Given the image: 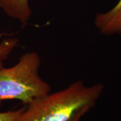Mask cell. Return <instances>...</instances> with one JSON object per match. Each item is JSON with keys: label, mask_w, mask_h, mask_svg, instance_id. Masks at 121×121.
<instances>
[{"label": "cell", "mask_w": 121, "mask_h": 121, "mask_svg": "<svg viewBox=\"0 0 121 121\" xmlns=\"http://www.w3.org/2000/svg\"><path fill=\"white\" fill-rule=\"evenodd\" d=\"M0 8L22 24H26L32 14L28 0H0Z\"/></svg>", "instance_id": "obj_4"}, {"label": "cell", "mask_w": 121, "mask_h": 121, "mask_svg": "<svg viewBox=\"0 0 121 121\" xmlns=\"http://www.w3.org/2000/svg\"><path fill=\"white\" fill-rule=\"evenodd\" d=\"M88 112H89L88 110H82V111H81V112H79L78 113V114L74 117L73 118L71 121H81L82 117H83L86 114H87V113Z\"/></svg>", "instance_id": "obj_7"}, {"label": "cell", "mask_w": 121, "mask_h": 121, "mask_svg": "<svg viewBox=\"0 0 121 121\" xmlns=\"http://www.w3.org/2000/svg\"><path fill=\"white\" fill-rule=\"evenodd\" d=\"M23 109L24 107L14 110L0 112V121H16Z\"/></svg>", "instance_id": "obj_6"}, {"label": "cell", "mask_w": 121, "mask_h": 121, "mask_svg": "<svg viewBox=\"0 0 121 121\" xmlns=\"http://www.w3.org/2000/svg\"><path fill=\"white\" fill-rule=\"evenodd\" d=\"M40 57L37 52H26L15 65L0 69V101L17 99L28 104L51 92L50 85L40 74Z\"/></svg>", "instance_id": "obj_2"}, {"label": "cell", "mask_w": 121, "mask_h": 121, "mask_svg": "<svg viewBox=\"0 0 121 121\" xmlns=\"http://www.w3.org/2000/svg\"><path fill=\"white\" fill-rule=\"evenodd\" d=\"M94 24L102 35H121V0L108 12L97 13Z\"/></svg>", "instance_id": "obj_3"}, {"label": "cell", "mask_w": 121, "mask_h": 121, "mask_svg": "<svg viewBox=\"0 0 121 121\" xmlns=\"http://www.w3.org/2000/svg\"><path fill=\"white\" fill-rule=\"evenodd\" d=\"M17 43L18 39L15 38L5 39L0 43V67H2L4 61L7 59Z\"/></svg>", "instance_id": "obj_5"}, {"label": "cell", "mask_w": 121, "mask_h": 121, "mask_svg": "<svg viewBox=\"0 0 121 121\" xmlns=\"http://www.w3.org/2000/svg\"><path fill=\"white\" fill-rule=\"evenodd\" d=\"M103 90L101 83L86 86L82 81L75 82L26 104L16 121H71L79 112L94 108Z\"/></svg>", "instance_id": "obj_1"}]
</instances>
